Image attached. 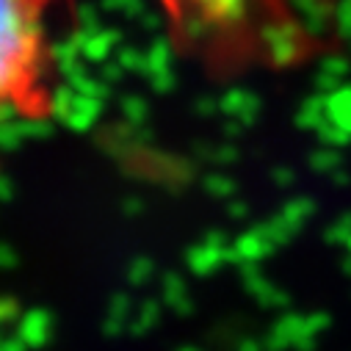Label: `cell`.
I'll return each instance as SVG.
<instances>
[{"mask_svg":"<svg viewBox=\"0 0 351 351\" xmlns=\"http://www.w3.org/2000/svg\"><path fill=\"white\" fill-rule=\"evenodd\" d=\"M56 0H0V136L56 114L47 14Z\"/></svg>","mask_w":351,"mask_h":351,"instance_id":"obj_1","label":"cell"},{"mask_svg":"<svg viewBox=\"0 0 351 351\" xmlns=\"http://www.w3.org/2000/svg\"><path fill=\"white\" fill-rule=\"evenodd\" d=\"M348 3H351V0H348Z\"/></svg>","mask_w":351,"mask_h":351,"instance_id":"obj_2","label":"cell"}]
</instances>
